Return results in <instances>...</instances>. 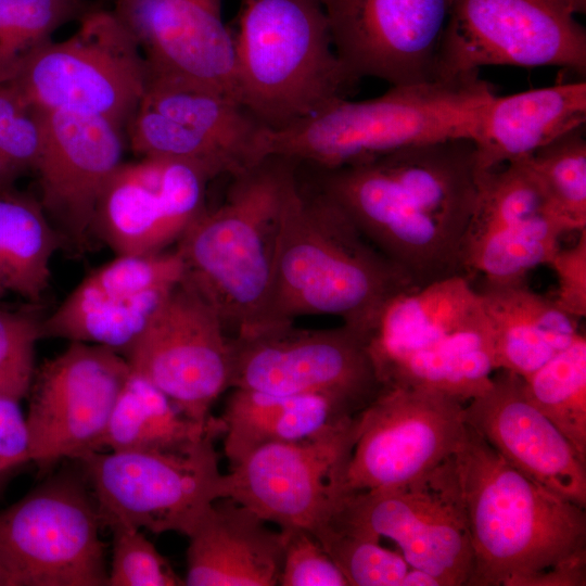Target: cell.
<instances>
[{
	"mask_svg": "<svg viewBox=\"0 0 586 586\" xmlns=\"http://www.w3.org/2000/svg\"><path fill=\"white\" fill-rule=\"evenodd\" d=\"M306 171L417 289L464 276L461 247L480 181L473 141H433L365 164Z\"/></svg>",
	"mask_w": 586,
	"mask_h": 586,
	"instance_id": "6da1fadb",
	"label": "cell"
},
{
	"mask_svg": "<svg viewBox=\"0 0 586 586\" xmlns=\"http://www.w3.org/2000/svg\"><path fill=\"white\" fill-rule=\"evenodd\" d=\"M415 289L296 167L281 208L266 330L327 315L370 340L386 306Z\"/></svg>",
	"mask_w": 586,
	"mask_h": 586,
	"instance_id": "7a4b0ae2",
	"label": "cell"
},
{
	"mask_svg": "<svg viewBox=\"0 0 586 586\" xmlns=\"http://www.w3.org/2000/svg\"><path fill=\"white\" fill-rule=\"evenodd\" d=\"M455 464L473 551L469 586H526L586 559L585 508L518 471L468 424Z\"/></svg>",
	"mask_w": 586,
	"mask_h": 586,
	"instance_id": "3957f363",
	"label": "cell"
},
{
	"mask_svg": "<svg viewBox=\"0 0 586 586\" xmlns=\"http://www.w3.org/2000/svg\"><path fill=\"white\" fill-rule=\"evenodd\" d=\"M296 167L288 158L267 156L230 177L224 201L206 206L175 245L182 281L232 337L268 328L281 208Z\"/></svg>",
	"mask_w": 586,
	"mask_h": 586,
	"instance_id": "277c9868",
	"label": "cell"
},
{
	"mask_svg": "<svg viewBox=\"0 0 586 586\" xmlns=\"http://www.w3.org/2000/svg\"><path fill=\"white\" fill-rule=\"evenodd\" d=\"M493 87L479 73L390 86L381 95L340 99L311 117L266 132V156L313 170L365 164L404 148L480 135Z\"/></svg>",
	"mask_w": 586,
	"mask_h": 586,
	"instance_id": "5b68a950",
	"label": "cell"
},
{
	"mask_svg": "<svg viewBox=\"0 0 586 586\" xmlns=\"http://www.w3.org/2000/svg\"><path fill=\"white\" fill-rule=\"evenodd\" d=\"M231 31L237 100L269 130L311 117L359 81L335 52L320 0H239Z\"/></svg>",
	"mask_w": 586,
	"mask_h": 586,
	"instance_id": "8992f818",
	"label": "cell"
},
{
	"mask_svg": "<svg viewBox=\"0 0 586 586\" xmlns=\"http://www.w3.org/2000/svg\"><path fill=\"white\" fill-rule=\"evenodd\" d=\"M369 347L384 387L438 392L463 404L484 393L496 371L481 296L464 276L396 296Z\"/></svg>",
	"mask_w": 586,
	"mask_h": 586,
	"instance_id": "52a82bcc",
	"label": "cell"
},
{
	"mask_svg": "<svg viewBox=\"0 0 586 586\" xmlns=\"http://www.w3.org/2000/svg\"><path fill=\"white\" fill-rule=\"evenodd\" d=\"M76 33L37 48L7 84L33 109L128 127L149 80L145 59L114 11L91 10Z\"/></svg>",
	"mask_w": 586,
	"mask_h": 586,
	"instance_id": "ba28073f",
	"label": "cell"
},
{
	"mask_svg": "<svg viewBox=\"0 0 586 586\" xmlns=\"http://www.w3.org/2000/svg\"><path fill=\"white\" fill-rule=\"evenodd\" d=\"M93 495L54 475L0 511V564L12 586H104L109 568Z\"/></svg>",
	"mask_w": 586,
	"mask_h": 586,
	"instance_id": "9c48e42d",
	"label": "cell"
},
{
	"mask_svg": "<svg viewBox=\"0 0 586 586\" xmlns=\"http://www.w3.org/2000/svg\"><path fill=\"white\" fill-rule=\"evenodd\" d=\"M211 436L181 451H89L78 460L104 524L188 536L225 498V477Z\"/></svg>",
	"mask_w": 586,
	"mask_h": 586,
	"instance_id": "30bf717a",
	"label": "cell"
},
{
	"mask_svg": "<svg viewBox=\"0 0 586 586\" xmlns=\"http://www.w3.org/2000/svg\"><path fill=\"white\" fill-rule=\"evenodd\" d=\"M586 0H451L438 78L483 66H557L586 74Z\"/></svg>",
	"mask_w": 586,
	"mask_h": 586,
	"instance_id": "8fae6325",
	"label": "cell"
},
{
	"mask_svg": "<svg viewBox=\"0 0 586 586\" xmlns=\"http://www.w3.org/2000/svg\"><path fill=\"white\" fill-rule=\"evenodd\" d=\"M230 388L317 395L355 413L384 390L369 339L342 324L303 329L294 323L232 337Z\"/></svg>",
	"mask_w": 586,
	"mask_h": 586,
	"instance_id": "7c38bea8",
	"label": "cell"
},
{
	"mask_svg": "<svg viewBox=\"0 0 586 586\" xmlns=\"http://www.w3.org/2000/svg\"><path fill=\"white\" fill-rule=\"evenodd\" d=\"M127 128L137 155L183 161L212 180L235 176L266 157L267 128L237 100L179 79L149 75Z\"/></svg>",
	"mask_w": 586,
	"mask_h": 586,
	"instance_id": "4fadbf2b",
	"label": "cell"
},
{
	"mask_svg": "<svg viewBox=\"0 0 586 586\" xmlns=\"http://www.w3.org/2000/svg\"><path fill=\"white\" fill-rule=\"evenodd\" d=\"M330 521L394 540L441 586L468 585L473 551L455 455L407 484L344 493Z\"/></svg>",
	"mask_w": 586,
	"mask_h": 586,
	"instance_id": "5bb4252c",
	"label": "cell"
},
{
	"mask_svg": "<svg viewBox=\"0 0 586 586\" xmlns=\"http://www.w3.org/2000/svg\"><path fill=\"white\" fill-rule=\"evenodd\" d=\"M360 413L315 437L254 448L230 464L224 475L225 497L280 530L316 534L330 521L344 494V472Z\"/></svg>",
	"mask_w": 586,
	"mask_h": 586,
	"instance_id": "9a60e30c",
	"label": "cell"
},
{
	"mask_svg": "<svg viewBox=\"0 0 586 586\" xmlns=\"http://www.w3.org/2000/svg\"><path fill=\"white\" fill-rule=\"evenodd\" d=\"M464 404L415 387H384L361 411L343 492L396 487L453 457L466 431Z\"/></svg>",
	"mask_w": 586,
	"mask_h": 586,
	"instance_id": "2e32d148",
	"label": "cell"
},
{
	"mask_svg": "<svg viewBox=\"0 0 586 586\" xmlns=\"http://www.w3.org/2000/svg\"><path fill=\"white\" fill-rule=\"evenodd\" d=\"M123 356L131 371L200 423L214 418L212 406L230 388L231 336L215 310L183 281Z\"/></svg>",
	"mask_w": 586,
	"mask_h": 586,
	"instance_id": "e0dca14e",
	"label": "cell"
},
{
	"mask_svg": "<svg viewBox=\"0 0 586 586\" xmlns=\"http://www.w3.org/2000/svg\"><path fill=\"white\" fill-rule=\"evenodd\" d=\"M570 231L524 158L481 171L462 241L463 273L496 283L525 281L528 271L548 265Z\"/></svg>",
	"mask_w": 586,
	"mask_h": 586,
	"instance_id": "ac0fdd59",
	"label": "cell"
},
{
	"mask_svg": "<svg viewBox=\"0 0 586 586\" xmlns=\"http://www.w3.org/2000/svg\"><path fill=\"white\" fill-rule=\"evenodd\" d=\"M129 373L120 353L81 342H69L37 368L26 416L29 461L47 471L98 450Z\"/></svg>",
	"mask_w": 586,
	"mask_h": 586,
	"instance_id": "d6986e66",
	"label": "cell"
},
{
	"mask_svg": "<svg viewBox=\"0 0 586 586\" xmlns=\"http://www.w3.org/2000/svg\"><path fill=\"white\" fill-rule=\"evenodd\" d=\"M335 52L356 79L390 86L438 79L451 0H320Z\"/></svg>",
	"mask_w": 586,
	"mask_h": 586,
	"instance_id": "ffe728a7",
	"label": "cell"
},
{
	"mask_svg": "<svg viewBox=\"0 0 586 586\" xmlns=\"http://www.w3.org/2000/svg\"><path fill=\"white\" fill-rule=\"evenodd\" d=\"M211 180L200 167L179 160L123 162L97 201L92 234L115 255L169 250L206 207Z\"/></svg>",
	"mask_w": 586,
	"mask_h": 586,
	"instance_id": "44dd1931",
	"label": "cell"
},
{
	"mask_svg": "<svg viewBox=\"0 0 586 586\" xmlns=\"http://www.w3.org/2000/svg\"><path fill=\"white\" fill-rule=\"evenodd\" d=\"M182 277L175 246L154 254L115 255L43 318L42 335L101 345L123 355Z\"/></svg>",
	"mask_w": 586,
	"mask_h": 586,
	"instance_id": "7402d4cb",
	"label": "cell"
},
{
	"mask_svg": "<svg viewBox=\"0 0 586 586\" xmlns=\"http://www.w3.org/2000/svg\"><path fill=\"white\" fill-rule=\"evenodd\" d=\"M35 110L43 129L35 169L39 202L62 239L81 249L92 234L97 201L124 162L123 130L95 116Z\"/></svg>",
	"mask_w": 586,
	"mask_h": 586,
	"instance_id": "603a6c76",
	"label": "cell"
},
{
	"mask_svg": "<svg viewBox=\"0 0 586 586\" xmlns=\"http://www.w3.org/2000/svg\"><path fill=\"white\" fill-rule=\"evenodd\" d=\"M150 76L183 80L234 100V47L224 0H115ZM238 101V100H237Z\"/></svg>",
	"mask_w": 586,
	"mask_h": 586,
	"instance_id": "cb8c5ba5",
	"label": "cell"
},
{
	"mask_svg": "<svg viewBox=\"0 0 586 586\" xmlns=\"http://www.w3.org/2000/svg\"><path fill=\"white\" fill-rule=\"evenodd\" d=\"M496 371L491 386L464 406L466 423L518 471L585 508L586 462L526 397L522 377Z\"/></svg>",
	"mask_w": 586,
	"mask_h": 586,
	"instance_id": "d4e9b609",
	"label": "cell"
},
{
	"mask_svg": "<svg viewBox=\"0 0 586 586\" xmlns=\"http://www.w3.org/2000/svg\"><path fill=\"white\" fill-rule=\"evenodd\" d=\"M231 498L215 500L188 534V586H275L284 535Z\"/></svg>",
	"mask_w": 586,
	"mask_h": 586,
	"instance_id": "484cf974",
	"label": "cell"
},
{
	"mask_svg": "<svg viewBox=\"0 0 586 586\" xmlns=\"http://www.w3.org/2000/svg\"><path fill=\"white\" fill-rule=\"evenodd\" d=\"M585 123V80L496 94L486 106L474 141L480 170L526 157Z\"/></svg>",
	"mask_w": 586,
	"mask_h": 586,
	"instance_id": "4316f807",
	"label": "cell"
},
{
	"mask_svg": "<svg viewBox=\"0 0 586 586\" xmlns=\"http://www.w3.org/2000/svg\"><path fill=\"white\" fill-rule=\"evenodd\" d=\"M479 292L487 318L494 365L525 377L566 348L579 334L577 318L525 281L483 280Z\"/></svg>",
	"mask_w": 586,
	"mask_h": 586,
	"instance_id": "83f0119b",
	"label": "cell"
},
{
	"mask_svg": "<svg viewBox=\"0 0 586 586\" xmlns=\"http://www.w3.org/2000/svg\"><path fill=\"white\" fill-rule=\"evenodd\" d=\"M231 390L219 417L229 464L256 447L315 437L352 422L359 415L317 395Z\"/></svg>",
	"mask_w": 586,
	"mask_h": 586,
	"instance_id": "f1b7e54d",
	"label": "cell"
},
{
	"mask_svg": "<svg viewBox=\"0 0 586 586\" xmlns=\"http://www.w3.org/2000/svg\"><path fill=\"white\" fill-rule=\"evenodd\" d=\"M220 418L200 423L183 415L154 384L130 370L98 450L181 451L222 434Z\"/></svg>",
	"mask_w": 586,
	"mask_h": 586,
	"instance_id": "f546056e",
	"label": "cell"
},
{
	"mask_svg": "<svg viewBox=\"0 0 586 586\" xmlns=\"http://www.w3.org/2000/svg\"><path fill=\"white\" fill-rule=\"evenodd\" d=\"M64 240L39 200L13 190L0 194V298L16 295L40 304L51 262Z\"/></svg>",
	"mask_w": 586,
	"mask_h": 586,
	"instance_id": "4dcf8cb0",
	"label": "cell"
},
{
	"mask_svg": "<svg viewBox=\"0 0 586 586\" xmlns=\"http://www.w3.org/2000/svg\"><path fill=\"white\" fill-rule=\"evenodd\" d=\"M530 402L586 462V337L579 334L534 372L522 377Z\"/></svg>",
	"mask_w": 586,
	"mask_h": 586,
	"instance_id": "1f68e13d",
	"label": "cell"
},
{
	"mask_svg": "<svg viewBox=\"0 0 586 586\" xmlns=\"http://www.w3.org/2000/svg\"><path fill=\"white\" fill-rule=\"evenodd\" d=\"M86 12L81 0H0V85L58 28Z\"/></svg>",
	"mask_w": 586,
	"mask_h": 586,
	"instance_id": "d6a6232c",
	"label": "cell"
},
{
	"mask_svg": "<svg viewBox=\"0 0 586 586\" xmlns=\"http://www.w3.org/2000/svg\"><path fill=\"white\" fill-rule=\"evenodd\" d=\"M523 158L573 229L586 228L585 126L564 133Z\"/></svg>",
	"mask_w": 586,
	"mask_h": 586,
	"instance_id": "836d02e7",
	"label": "cell"
},
{
	"mask_svg": "<svg viewBox=\"0 0 586 586\" xmlns=\"http://www.w3.org/2000/svg\"><path fill=\"white\" fill-rule=\"evenodd\" d=\"M348 586H400L409 569L402 553L381 546L378 535L330 521L314 535Z\"/></svg>",
	"mask_w": 586,
	"mask_h": 586,
	"instance_id": "e575fe53",
	"label": "cell"
},
{
	"mask_svg": "<svg viewBox=\"0 0 586 586\" xmlns=\"http://www.w3.org/2000/svg\"><path fill=\"white\" fill-rule=\"evenodd\" d=\"M39 304L0 308V396L28 397L36 374L35 352L42 335Z\"/></svg>",
	"mask_w": 586,
	"mask_h": 586,
	"instance_id": "d590c367",
	"label": "cell"
},
{
	"mask_svg": "<svg viewBox=\"0 0 586 586\" xmlns=\"http://www.w3.org/2000/svg\"><path fill=\"white\" fill-rule=\"evenodd\" d=\"M109 526L113 539L107 586L184 585V579L141 530L124 524Z\"/></svg>",
	"mask_w": 586,
	"mask_h": 586,
	"instance_id": "8d00e7d4",
	"label": "cell"
},
{
	"mask_svg": "<svg viewBox=\"0 0 586 586\" xmlns=\"http://www.w3.org/2000/svg\"><path fill=\"white\" fill-rule=\"evenodd\" d=\"M43 144L38 112L9 84L0 85V151L22 171L37 167Z\"/></svg>",
	"mask_w": 586,
	"mask_h": 586,
	"instance_id": "74e56055",
	"label": "cell"
},
{
	"mask_svg": "<svg viewBox=\"0 0 586 586\" xmlns=\"http://www.w3.org/2000/svg\"><path fill=\"white\" fill-rule=\"evenodd\" d=\"M281 531L284 547L278 585L348 586L337 565L309 531Z\"/></svg>",
	"mask_w": 586,
	"mask_h": 586,
	"instance_id": "f35d334b",
	"label": "cell"
},
{
	"mask_svg": "<svg viewBox=\"0 0 586 586\" xmlns=\"http://www.w3.org/2000/svg\"><path fill=\"white\" fill-rule=\"evenodd\" d=\"M548 265L558 279L552 298L557 306L581 319L586 316V228L579 230L577 242L569 249H559Z\"/></svg>",
	"mask_w": 586,
	"mask_h": 586,
	"instance_id": "ab89813d",
	"label": "cell"
},
{
	"mask_svg": "<svg viewBox=\"0 0 586 586\" xmlns=\"http://www.w3.org/2000/svg\"><path fill=\"white\" fill-rule=\"evenodd\" d=\"M0 457L22 464L29 461L26 416L18 400L3 396H0Z\"/></svg>",
	"mask_w": 586,
	"mask_h": 586,
	"instance_id": "60d3db41",
	"label": "cell"
},
{
	"mask_svg": "<svg viewBox=\"0 0 586 586\" xmlns=\"http://www.w3.org/2000/svg\"><path fill=\"white\" fill-rule=\"evenodd\" d=\"M23 171L0 151V194L15 190V182Z\"/></svg>",
	"mask_w": 586,
	"mask_h": 586,
	"instance_id": "b9f144b4",
	"label": "cell"
},
{
	"mask_svg": "<svg viewBox=\"0 0 586 586\" xmlns=\"http://www.w3.org/2000/svg\"><path fill=\"white\" fill-rule=\"evenodd\" d=\"M400 586H441V584L429 572L409 566L400 582Z\"/></svg>",
	"mask_w": 586,
	"mask_h": 586,
	"instance_id": "7bdbcfd3",
	"label": "cell"
},
{
	"mask_svg": "<svg viewBox=\"0 0 586 586\" xmlns=\"http://www.w3.org/2000/svg\"><path fill=\"white\" fill-rule=\"evenodd\" d=\"M20 464L16 460L0 457V475Z\"/></svg>",
	"mask_w": 586,
	"mask_h": 586,
	"instance_id": "ee69618b",
	"label": "cell"
},
{
	"mask_svg": "<svg viewBox=\"0 0 586 586\" xmlns=\"http://www.w3.org/2000/svg\"><path fill=\"white\" fill-rule=\"evenodd\" d=\"M0 586H12L11 578L1 564H0Z\"/></svg>",
	"mask_w": 586,
	"mask_h": 586,
	"instance_id": "f6af8a7d",
	"label": "cell"
}]
</instances>
